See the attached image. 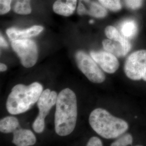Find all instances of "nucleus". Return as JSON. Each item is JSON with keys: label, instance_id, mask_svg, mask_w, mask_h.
Instances as JSON below:
<instances>
[{"label": "nucleus", "instance_id": "obj_9", "mask_svg": "<svg viewBox=\"0 0 146 146\" xmlns=\"http://www.w3.org/2000/svg\"><path fill=\"white\" fill-rule=\"evenodd\" d=\"M77 12L79 15L87 14L96 18L104 17L107 14V11L104 7L96 2L92 1L87 4L79 2Z\"/></svg>", "mask_w": 146, "mask_h": 146}, {"label": "nucleus", "instance_id": "obj_4", "mask_svg": "<svg viewBox=\"0 0 146 146\" xmlns=\"http://www.w3.org/2000/svg\"><path fill=\"white\" fill-rule=\"evenodd\" d=\"M124 71L127 78L134 81L146 82V50L131 53L125 61Z\"/></svg>", "mask_w": 146, "mask_h": 146}, {"label": "nucleus", "instance_id": "obj_11", "mask_svg": "<svg viewBox=\"0 0 146 146\" xmlns=\"http://www.w3.org/2000/svg\"><path fill=\"white\" fill-rule=\"evenodd\" d=\"M13 134L12 142L16 146H33L36 142V136L29 129H17Z\"/></svg>", "mask_w": 146, "mask_h": 146}, {"label": "nucleus", "instance_id": "obj_15", "mask_svg": "<svg viewBox=\"0 0 146 146\" xmlns=\"http://www.w3.org/2000/svg\"><path fill=\"white\" fill-rule=\"evenodd\" d=\"M138 31L137 24L135 20L128 19L123 21L120 26L121 33L128 39L135 36Z\"/></svg>", "mask_w": 146, "mask_h": 146}, {"label": "nucleus", "instance_id": "obj_2", "mask_svg": "<svg viewBox=\"0 0 146 146\" xmlns=\"http://www.w3.org/2000/svg\"><path fill=\"white\" fill-rule=\"evenodd\" d=\"M42 92V84L36 82L29 86L22 84L16 85L8 97L7 110L12 115L26 112L37 102Z\"/></svg>", "mask_w": 146, "mask_h": 146}, {"label": "nucleus", "instance_id": "obj_25", "mask_svg": "<svg viewBox=\"0 0 146 146\" xmlns=\"http://www.w3.org/2000/svg\"><path fill=\"white\" fill-rule=\"evenodd\" d=\"M90 1V0H79V2H82L84 4L88 3Z\"/></svg>", "mask_w": 146, "mask_h": 146}, {"label": "nucleus", "instance_id": "obj_12", "mask_svg": "<svg viewBox=\"0 0 146 146\" xmlns=\"http://www.w3.org/2000/svg\"><path fill=\"white\" fill-rule=\"evenodd\" d=\"M77 0H57L53 5V11L60 15L69 16L76 9Z\"/></svg>", "mask_w": 146, "mask_h": 146}, {"label": "nucleus", "instance_id": "obj_1", "mask_svg": "<svg viewBox=\"0 0 146 146\" xmlns=\"http://www.w3.org/2000/svg\"><path fill=\"white\" fill-rule=\"evenodd\" d=\"M78 109L75 94L69 88L63 89L58 94L55 113V130L61 136L70 134L77 120Z\"/></svg>", "mask_w": 146, "mask_h": 146}, {"label": "nucleus", "instance_id": "obj_10", "mask_svg": "<svg viewBox=\"0 0 146 146\" xmlns=\"http://www.w3.org/2000/svg\"><path fill=\"white\" fill-rule=\"evenodd\" d=\"M43 28L40 26H34L26 30H19L15 28H11L7 30V35L11 40L28 39L31 37L36 36L42 32Z\"/></svg>", "mask_w": 146, "mask_h": 146}, {"label": "nucleus", "instance_id": "obj_19", "mask_svg": "<svg viewBox=\"0 0 146 146\" xmlns=\"http://www.w3.org/2000/svg\"><path fill=\"white\" fill-rule=\"evenodd\" d=\"M101 5L113 11H120L122 8L120 0H99Z\"/></svg>", "mask_w": 146, "mask_h": 146}, {"label": "nucleus", "instance_id": "obj_26", "mask_svg": "<svg viewBox=\"0 0 146 146\" xmlns=\"http://www.w3.org/2000/svg\"><path fill=\"white\" fill-rule=\"evenodd\" d=\"M89 22H90V23H94V21H93V20H90V21H89Z\"/></svg>", "mask_w": 146, "mask_h": 146}, {"label": "nucleus", "instance_id": "obj_22", "mask_svg": "<svg viewBox=\"0 0 146 146\" xmlns=\"http://www.w3.org/2000/svg\"><path fill=\"white\" fill-rule=\"evenodd\" d=\"M86 146H103V144L101 139L98 137H92L87 144Z\"/></svg>", "mask_w": 146, "mask_h": 146}, {"label": "nucleus", "instance_id": "obj_24", "mask_svg": "<svg viewBox=\"0 0 146 146\" xmlns=\"http://www.w3.org/2000/svg\"><path fill=\"white\" fill-rule=\"evenodd\" d=\"M0 69H1V72H5L7 69V67L5 64L1 63L0 64Z\"/></svg>", "mask_w": 146, "mask_h": 146}, {"label": "nucleus", "instance_id": "obj_6", "mask_svg": "<svg viewBox=\"0 0 146 146\" xmlns=\"http://www.w3.org/2000/svg\"><path fill=\"white\" fill-rule=\"evenodd\" d=\"M75 58L78 68L90 81L96 84L104 82L105 75L93 58L82 51L77 52Z\"/></svg>", "mask_w": 146, "mask_h": 146}, {"label": "nucleus", "instance_id": "obj_5", "mask_svg": "<svg viewBox=\"0 0 146 146\" xmlns=\"http://www.w3.org/2000/svg\"><path fill=\"white\" fill-rule=\"evenodd\" d=\"M58 95L55 91L47 89L42 92L37 101L39 113L33 123V129L37 133H42L45 127L44 119L52 107L56 104Z\"/></svg>", "mask_w": 146, "mask_h": 146}, {"label": "nucleus", "instance_id": "obj_18", "mask_svg": "<svg viewBox=\"0 0 146 146\" xmlns=\"http://www.w3.org/2000/svg\"><path fill=\"white\" fill-rule=\"evenodd\" d=\"M133 141V136L130 134H124L118 139H117L114 142H113L110 146H128L132 145ZM135 146H142L140 145Z\"/></svg>", "mask_w": 146, "mask_h": 146}, {"label": "nucleus", "instance_id": "obj_13", "mask_svg": "<svg viewBox=\"0 0 146 146\" xmlns=\"http://www.w3.org/2000/svg\"><path fill=\"white\" fill-rule=\"evenodd\" d=\"M104 32L106 36L109 39L120 42L125 48L127 52L128 53L129 52L131 48V42L129 41L128 38H127L120 33L115 27L112 26H107Z\"/></svg>", "mask_w": 146, "mask_h": 146}, {"label": "nucleus", "instance_id": "obj_14", "mask_svg": "<svg viewBox=\"0 0 146 146\" xmlns=\"http://www.w3.org/2000/svg\"><path fill=\"white\" fill-rule=\"evenodd\" d=\"M102 45L106 51L110 52L116 57H123L128 52L120 42L110 39H105L102 41Z\"/></svg>", "mask_w": 146, "mask_h": 146}, {"label": "nucleus", "instance_id": "obj_23", "mask_svg": "<svg viewBox=\"0 0 146 146\" xmlns=\"http://www.w3.org/2000/svg\"><path fill=\"white\" fill-rule=\"evenodd\" d=\"M0 39H1V47H7L8 46V44L5 41V38H3V37L1 36L0 37Z\"/></svg>", "mask_w": 146, "mask_h": 146}, {"label": "nucleus", "instance_id": "obj_21", "mask_svg": "<svg viewBox=\"0 0 146 146\" xmlns=\"http://www.w3.org/2000/svg\"><path fill=\"white\" fill-rule=\"evenodd\" d=\"M125 3L128 8L135 10L141 7L142 0H125Z\"/></svg>", "mask_w": 146, "mask_h": 146}, {"label": "nucleus", "instance_id": "obj_7", "mask_svg": "<svg viewBox=\"0 0 146 146\" xmlns=\"http://www.w3.org/2000/svg\"><path fill=\"white\" fill-rule=\"evenodd\" d=\"M11 46L25 67L30 68L35 64L38 58L35 42L29 39L15 40L11 42Z\"/></svg>", "mask_w": 146, "mask_h": 146}, {"label": "nucleus", "instance_id": "obj_16", "mask_svg": "<svg viewBox=\"0 0 146 146\" xmlns=\"http://www.w3.org/2000/svg\"><path fill=\"white\" fill-rule=\"evenodd\" d=\"M19 126V121L14 116H7L0 121V131L3 133H14Z\"/></svg>", "mask_w": 146, "mask_h": 146}, {"label": "nucleus", "instance_id": "obj_3", "mask_svg": "<svg viewBox=\"0 0 146 146\" xmlns=\"http://www.w3.org/2000/svg\"><path fill=\"white\" fill-rule=\"evenodd\" d=\"M89 122L98 134L107 139H112L124 134L129 128L125 120L110 114L103 108H96L92 111Z\"/></svg>", "mask_w": 146, "mask_h": 146}, {"label": "nucleus", "instance_id": "obj_17", "mask_svg": "<svg viewBox=\"0 0 146 146\" xmlns=\"http://www.w3.org/2000/svg\"><path fill=\"white\" fill-rule=\"evenodd\" d=\"M11 7L14 12L20 15L31 14V0H12Z\"/></svg>", "mask_w": 146, "mask_h": 146}, {"label": "nucleus", "instance_id": "obj_8", "mask_svg": "<svg viewBox=\"0 0 146 146\" xmlns=\"http://www.w3.org/2000/svg\"><path fill=\"white\" fill-rule=\"evenodd\" d=\"M90 56L106 73L113 74L119 67V62L117 58L107 51H92L90 52Z\"/></svg>", "mask_w": 146, "mask_h": 146}, {"label": "nucleus", "instance_id": "obj_20", "mask_svg": "<svg viewBox=\"0 0 146 146\" xmlns=\"http://www.w3.org/2000/svg\"><path fill=\"white\" fill-rule=\"evenodd\" d=\"M12 0H0V14L4 15L11 9Z\"/></svg>", "mask_w": 146, "mask_h": 146}]
</instances>
